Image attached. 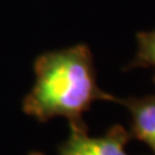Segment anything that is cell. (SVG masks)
<instances>
[{
    "mask_svg": "<svg viewBox=\"0 0 155 155\" xmlns=\"http://www.w3.org/2000/svg\"><path fill=\"white\" fill-rule=\"evenodd\" d=\"M118 102L127 107L132 118V134L149 147L155 154V94L141 98H116Z\"/></svg>",
    "mask_w": 155,
    "mask_h": 155,
    "instance_id": "obj_3",
    "label": "cell"
},
{
    "mask_svg": "<svg viewBox=\"0 0 155 155\" xmlns=\"http://www.w3.org/2000/svg\"><path fill=\"white\" fill-rule=\"evenodd\" d=\"M130 134L122 125L111 127L104 136L91 137L84 123L70 124V134L60 146L61 155H128Z\"/></svg>",
    "mask_w": 155,
    "mask_h": 155,
    "instance_id": "obj_2",
    "label": "cell"
},
{
    "mask_svg": "<svg viewBox=\"0 0 155 155\" xmlns=\"http://www.w3.org/2000/svg\"><path fill=\"white\" fill-rule=\"evenodd\" d=\"M35 83L22 102L23 113L47 122L65 118L70 124L83 122V113L94 101H113L97 84L89 48L78 44L43 53L34 64Z\"/></svg>",
    "mask_w": 155,
    "mask_h": 155,
    "instance_id": "obj_1",
    "label": "cell"
},
{
    "mask_svg": "<svg viewBox=\"0 0 155 155\" xmlns=\"http://www.w3.org/2000/svg\"><path fill=\"white\" fill-rule=\"evenodd\" d=\"M28 155H44V154H41V153H38V151H32V153H30Z\"/></svg>",
    "mask_w": 155,
    "mask_h": 155,
    "instance_id": "obj_5",
    "label": "cell"
},
{
    "mask_svg": "<svg viewBox=\"0 0 155 155\" xmlns=\"http://www.w3.org/2000/svg\"><path fill=\"white\" fill-rule=\"evenodd\" d=\"M136 39H137V53L128 67L155 69V30L138 32Z\"/></svg>",
    "mask_w": 155,
    "mask_h": 155,
    "instance_id": "obj_4",
    "label": "cell"
}]
</instances>
